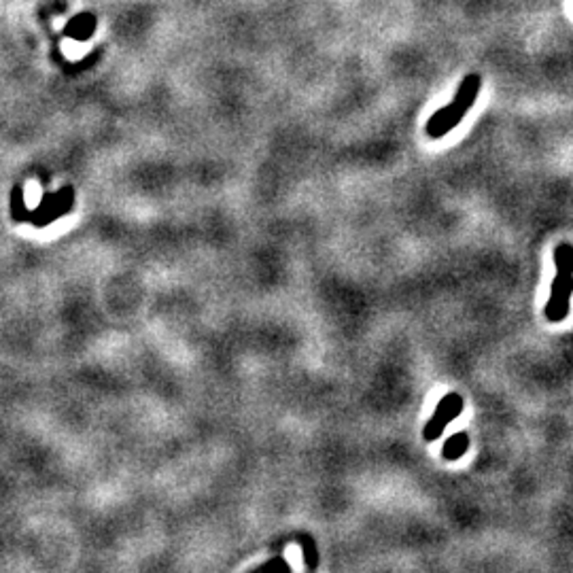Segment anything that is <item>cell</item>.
Returning <instances> with one entry per match:
<instances>
[{
	"mask_svg": "<svg viewBox=\"0 0 573 573\" xmlns=\"http://www.w3.org/2000/svg\"><path fill=\"white\" fill-rule=\"evenodd\" d=\"M480 85H482L480 75H476V73L465 75L459 90H457V96L452 98V102L442 107L440 111H435L429 117V121L425 126L427 136L429 138H442L452 128H457L461 123V119L465 117V113L474 107V102L478 98V92H480Z\"/></svg>",
	"mask_w": 573,
	"mask_h": 573,
	"instance_id": "6da1fadb",
	"label": "cell"
},
{
	"mask_svg": "<svg viewBox=\"0 0 573 573\" xmlns=\"http://www.w3.org/2000/svg\"><path fill=\"white\" fill-rule=\"evenodd\" d=\"M573 296V274L556 272L550 284V298L545 302V319L550 323H560L569 315V304Z\"/></svg>",
	"mask_w": 573,
	"mask_h": 573,
	"instance_id": "7a4b0ae2",
	"label": "cell"
},
{
	"mask_svg": "<svg viewBox=\"0 0 573 573\" xmlns=\"http://www.w3.org/2000/svg\"><path fill=\"white\" fill-rule=\"evenodd\" d=\"M463 406H465V402H463V397H461L459 393H448V395H444V397L440 399V404H438L433 416L427 421V425H425V429H423V438H425L427 442H435V440L442 435V431L446 429V425H448L450 421H454V418L463 412Z\"/></svg>",
	"mask_w": 573,
	"mask_h": 573,
	"instance_id": "3957f363",
	"label": "cell"
},
{
	"mask_svg": "<svg viewBox=\"0 0 573 573\" xmlns=\"http://www.w3.org/2000/svg\"><path fill=\"white\" fill-rule=\"evenodd\" d=\"M469 448V435L467 433H454L450 435L446 442H444V448H442V457L446 461H457L465 454V450Z\"/></svg>",
	"mask_w": 573,
	"mask_h": 573,
	"instance_id": "277c9868",
	"label": "cell"
},
{
	"mask_svg": "<svg viewBox=\"0 0 573 573\" xmlns=\"http://www.w3.org/2000/svg\"><path fill=\"white\" fill-rule=\"evenodd\" d=\"M554 265H556V272L573 274V244L560 242L554 248Z\"/></svg>",
	"mask_w": 573,
	"mask_h": 573,
	"instance_id": "5b68a950",
	"label": "cell"
},
{
	"mask_svg": "<svg viewBox=\"0 0 573 573\" xmlns=\"http://www.w3.org/2000/svg\"><path fill=\"white\" fill-rule=\"evenodd\" d=\"M302 545H304V558H306V567L308 569H317L319 565V556H317V545L310 537H304L302 539Z\"/></svg>",
	"mask_w": 573,
	"mask_h": 573,
	"instance_id": "8992f818",
	"label": "cell"
},
{
	"mask_svg": "<svg viewBox=\"0 0 573 573\" xmlns=\"http://www.w3.org/2000/svg\"><path fill=\"white\" fill-rule=\"evenodd\" d=\"M39 195H41L39 187H37L35 183H30V185H28V193H26V200H28L30 204H35V202L39 200Z\"/></svg>",
	"mask_w": 573,
	"mask_h": 573,
	"instance_id": "52a82bcc",
	"label": "cell"
}]
</instances>
